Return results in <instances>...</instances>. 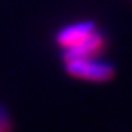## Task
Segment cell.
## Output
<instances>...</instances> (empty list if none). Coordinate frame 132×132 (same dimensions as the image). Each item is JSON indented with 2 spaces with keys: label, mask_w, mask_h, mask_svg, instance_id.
<instances>
[{
  "label": "cell",
  "mask_w": 132,
  "mask_h": 132,
  "mask_svg": "<svg viewBox=\"0 0 132 132\" xmlns=\"http://www.w3.org/2000/svg\"><path fill=\"white\" fill-rule=\"evenodd\" d=\"M65 69L69 76L92 83H107L115 76V68L101 58H76L68 59Z\"/></svg>",
  "instance_id": "cell-1"
},
{
  "label": "cell",
  "mask_w": 132,
  "mask_h": 132,
  "mask_svg": "<svg viewBox=\"0 0 132 132\" xmlns=\"http://www.w3.org/2000/svg\"><path fill=\"white\" fill-rule=\"evenodd\" d=\"M97 24L94 21L84 20V21H77L72 23L69 26H65L62 30L56 32L55 41L63 51L72 49L81 44L87 37H90L94 31L97 30Z\"/></svg>",
  "instance_id": "cell-2"
},
{
  "label": "cell",
  "mask_w": 132,
  "mask_h": 132,
  "mask_svg": "<svg viewBox=\"0 0 132 132\" xmlns=\"http://www.w3.org/2000/svg\"><path fill=\"white\" fill-rule=\"evenodd\" d=\"M107 45H108L107 35L100 28H97L92 35L87 37L77 46L63 51V61L76 59V58H98L104 53Z\"/></svg>",
  "instance_id": "cell-3"
},
{
  "label": "cell",
  "mask_w": 132,
  "mask_h": 132,
  "mask_svg": "<svg viewBox=\"0 0 132 132\" xmlns=\"http://www.w3.org/2000/svg\"><path fill=\"white\" fill-rule=\"evenodd\" d=\"M0 132H11V124L9 115L2 107H0Z\"/></svg>",
  "instance_id": "cell-4"
}]
</instances>
